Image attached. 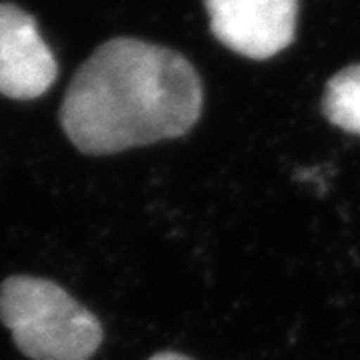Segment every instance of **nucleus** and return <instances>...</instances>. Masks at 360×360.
<instances>
[{"label":"nucleus","instance_id":"nucleus-1","mask_svg":"<svg viewBox=\"0 0 360 360\" xmlns=\"http://www.w3.org/2000/svg\"><path fill=\"white\" fill-rule=\"evenodd\" d=\"M202 103L200 75L180 52L112 39L72 77L60 124L80 153L116 155L184 136L202 115Z\"/></svg>","mask_w":360,"mask_h":360},{"label":"nucleus","instance_id":"nucleus-2","mask_svg":"<svg viewBox=\"0 0 360 360\" xmlns=\"http://www.w3.org/2000/svg\"><path fill=\"white\" fill-rule=\"evenodd\" d=\"M0 321L32 360H89L103 342L98 319L63 286L37 276L0 284Z\"/></svg>","mask_w":360,"mask_h":360},{"label":"nucleus","instance_id":"nucleus-3","mask_svg":"<svg viewBox=\"0 0 360 360\" xmlns=\"http://www.w3.org/2000/svg\"><path fill=\"white\" fill-rule=\"evenodd\" d=\"M210 30L232 52L266 60L296 37L300 0H205Z\"/></svg>","mask_w":360,"mask_h":360},{"label":"nucleus","instance_id":"nucleus-4","mask_svg":"<svg viewBox=\"0 0 360 360\" xmlns=\"http://www.w3.org/2000/svg\"><path fill=\"white\" fill-rule=\"evenodd\" d=\"M56 75V58L34 18L16 4L0 2V94L14 101L39 98Z\"/></svg>","mask_w":360,"mask_h":360},{"label":"nucleus","instance_id":"nucleus-5","mask_svg":"<svg viewBox=\"0 0 360 360\" xmlns=\"http://www.w3.org/2000/svg\"><path fill=\"white\" fill-rule=\"evenodd\" d=\"M322 112L336 129L360 136V65L347 66L328 80Z\"/></svg>","mask_w":360,"mask_h":360},{"label":"nucleus","instance_id":"nucleus-6","mask_svg":"<svg viewBox=\"0 0 360 360\" xmlns=\"http://www.w3.org/2000/svg\"><path fill=\"white\" fill-rule=\"evenodd\" d=\"M148 360H193L184 354H179V352H158L155 356H150Z\"/></svg>","mask_w":360,"mask_h":360}]
</instances>
